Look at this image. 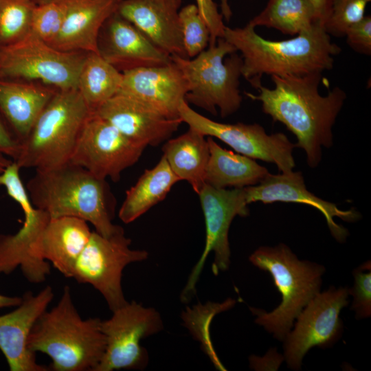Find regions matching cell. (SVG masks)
Segmentation results:
<instances>
[{"mask_svg":"<svg viewBox=\"0 0 371 371\" xmlns=\"http://www.w3.org/2000/svg\"><path fill=\"white\" fill-rule=\"evenodd\" d=\"M220 9L223 19L227 22L229 21L232 16V11L228 0H220Z\"/></svg>","mask_w":371,"mask_h":371,"instance_id":"60d3db41","label":"cell"},{"mask_svg":"<svg viewBox=\"0 0 371 371\" xmlns=\"http://www.w3.org/2000/svg\"><path fill=\"white\" fill-rule=\"evenodd\" d=\"M57 90L33 82L0 78V111L21 144Z\"/></svg>","mask_w":371,"mask_h":371,"instance_id":"cb8c5ba5","label":"cell"},{"mask_svg":"<svg viewBox=\"0 0 371 371\" xmlns=\"http://www.w3.org/2000/svg\"><path fill=\"white\" fill-rule=\"evenodd\" d=\"M36 5H41L54 0H32Z\"/></svg>","mask_w":371,"mask_h":371,"instance_id":"7bdbcfd3","label":"cell"},{"mask_svg":"<svg viewBox=\"0 0 371 371\" xmlns=\"http://www.w3.org/2000/svg\"><path fill=\"white\" fill-rule=\"evenodd\" d=\"M371 0H329L327 18L323 26L331 36L344 37L346 30L362 19Z\"/></svg>","mask_w":371,"mask_h":371,"instance_id":"d6a6232c","label":"cell"},{"mask_svg":"<svg viewBox=\"0 0 371 371\" xmlns=\"http://www.w3.org/2000/svg\"><path fill=\"white\" fill-rule=\"evenodd\" d=\"M13 161L12 159L0 153V175L3 172L6 167Z\"/></svg>","mask_w":371,"mask_h":371,"instance_id":"b9f144b4","label":"cell"},{"mask_svg":"<svg viewBox=\"0 0 371 371\" xmlns=\"http://www.w3.org/2000/svg\"><path fill=\"white\" fill-rule=\"evenodd\" d=\"M98 46L99 54L121 72L165 65L172 61L169 54L117 12L103 25Z\"/></svg>","mask_w":371,"mask_h":371,"instance_id":"ffe728a7","label":"cell"},{"mask_svg":"<svg viewBox=\"0 0 371 371\" xmlns=\"http://www.w3.org/2000/svg\"><path fill=\"white\" fill-rule=\"evenodd\" d=\"M199 196L205 224L203 251L192 269L180 295L182 303L189 302L196 295V285L207 257L214 253L212 269L215 276L228 269L231 251L228 239L231 223L236 216L249 214L243 188H216L205 184L197 194Z\"/></svg>","mask_w":371,"mask_h":371,"instance_id":"8fae6325","label":"cell"},{"mask_svg":"<svg viewBox=\"0 0 371 371\" xmlns=\"http://www.w3.org/2000/svg\"><path fill=\"white\" fill-rule=\"evenodd\" d=\"M179 179L170 169L164 156L152 168L146 170L126 192L118 216L130 223L165 199Z\"/></svg>","mask_w":371,"mask_h":371,"instance_id":"4316f807","label":"cell"},{"mask_svg":"<svg viewBox=\"0 0 371 371\" xmlns=\"http://www.w3.org/2000/svg\"><path fill=\"white\" fill-rule=\"evenodd\" d=\"M67 0H54L36 5L34 9L30 31L52 45L63 23Z\"/></svg>","mask_w":371,"mask_h":371,"instance_id":"836d02e7","label":"cell"},{"mask_svg":"<svg viewBox=\"0 0 371 371\" xmlns=\"http://www.w3.org/2000/svg\"><path fill=\"white\" fill-rule=\"evenodd\" d=\"M248 204L261 202L265 204L276 202L297 203L310 205L324 216L332 236L339 243L346 241L349 233L347 229L337 224L334 218L346 222H355L361 214L355 209L341 210L334 203L325 201L306 189L301 172L273 175L269 173L259 183L245 188Z\"/></svg>","mask_w":371,"mask_h":371,"instance_id":"e0dca14e","label":"cell"},{"mask_svg":"<svg viewBox=\"0 0 371 371\" xmlns=\"http://www.w3.org/2000/svg\"><path fill=\"white\" fill-rule=\"evenodd\" d=\"M223 38L240 52L242 76L255 89L265 75L301 76L330 70L341 51L319 23L282 41L264 38L249 23L243 27L226 26Z\"/></svg>","mask_w":371,"mask_h":371,"instance_id":"7a4b0ae2","label":"cell"},{"mask_svg":"<svg viewBox=\"0 0 371 371\" xmlns=\"http://www.w3.org/2000/svg\"><path fill=\"white\" fill-rule=\"evenodd\" d=\"M36 5L32 0H0V47L18 41L30 31Z\"/></svg>","mask_w":371,"mask_h":371,"instance_id":"4dcf8cb0","label":"cell"},{"mask_svg":"<svg viewBox=\"0 0 371 371\" xmlns=\"http://www.w3.org/2000/svg\"><path fill=\"white\" fill-rule=\"evenodd\" d=\"M348 45L357 53L371 54V16H365L358 22L350 25L346 31Z\"/></svg>","mask_w":371,"mask_h":371,"instance_id":"d590c367","label":"cell"},{"mask_svg":"<svg viewBox=\"0 0 371 371\" xmlns=\"http://www.w3.org/2000/svg\"><path fill=\"white\" fill-rule=\"evenodd\" d=\"M163 328L161 317L154 308L132 301L115 310L109 319L101 320L100 328L106 344L95 371L144 369L148 355L140 341Z\"/></svg>","mask_w":371,"mask_h":371,"instance_id":"4fadbf2b","label":"cell"},{"mask_svg":"<svg viewBox=\"0 0 371 371\" xmlns=\"http://www.w3.org/2000/svg\"><path fill=\"white\" fill-rule=\"evenodd\" d=\"M20 170L13 161L0 175V186L5 188L24 214L23 223L16 233L0 234V274L9 275L19 267L27 281L40 283L50 274L51 267L36 262L31 251L51 217L32 204L21 180Z\"/></svg>","mask_w":371,"mask_h":371,"instance_id":"30bf717a","label":"cell"},{"mask_svg":"<svg viewBox=\"0 0 371 371\" xmlns=\"http://www.w3.org/2000/svg\"><path fill=\"white\" fill-rule=\"evenodd\" d=\"M237 302L236 300L227 298L221 303L208 302L203 305L199 304L187 307L182 313L183 324L192 336L201 344L203 352L209 357L214 367L218 370H226L217 356L210 334V326L214 317L223 311L232 308Z\"/></svg>","mask_w":371,"mask_h":371,"instance_id":"f546056e","label":"cell"},{"mask_svg":"<svg viewBox=\"0 0 371 371\" xmlns=\"http://www.w3.org/2000/svg\"><path fill=\"white\" fill-rule=\"evenodd\" d=\"M163 156L180 181H186L198 194L205 185L206 168L210 157L205 137L189 128L182 135L166 140Z\"/></svg>","mask_w":371,"mask_h":371,"instance_id":"484cf974","label":"cell"},{"mask_svg":"<svg viewBox=\"0 0 371 371\" xmlns=\"http://www.w3.org/2000/svg\"><path fill=\"white\" fill-rule=\"evenodd\" d=\"M349 295V287L332 286L318 293L304 308L284 339V359L290 369L300 370L311 348H329L341 338L344 326L339 315L348 306Z\"/></svg>","mask_w":371,"mask_h":371,"instance_id":"5bb4252c","label":"cell"},{"mask_svg":"<svg viewBox=\"0 0 371 371\" xmlns=\"http://www.w3.org/2000/svg\"><path fill=\"white\" fill-rule=\"evenodd\" d=\"M182 0H122L117 13L170 56L188 58L179 12Z\"/></svg>","mask_w":371,"mask_h":371,"instance_id":"44dd1931","label":"cell"},{"mask_svg":"<svg viewBox=\"0 0 371 371\" xmlns=\"http://www.w3.org/2000/svg\"><path fill=\"white\" fill-rule=\"evenodd\" d=\"M249 23L255 28L267 27L296 36L319 22L307 0H269L265 8Z\"/></svg>","mask_w":371,"mask_h":371,"instance_id":"f1b7e54d","label":"cell"},{"mask_svg":"<svg viewBox=\"0 0 371 371\" xmlns=\"http://www.w3.org/2000/svg\"><path fill=\"white\" fill-rule=\"evenodd\" d=\"M271 78L273 88L261 83L256 88L258 94H245L260 102L265 114L295 135V147L304 151L307 164L316 168L322 160V147L333 146V127L346 100V93L336 86L326 95H321L322 73Z\"/></svg>","mask_w":371,"mask_h":371,"instance_id":"6da1fadb","label":"cell"},{"mask_svg":"<svg viewBox=\"0 0 371 371\" xmlns=\"http://www.w3.org/2000/svg\"><path fill=\"white\" fill-rule=\"evenodd\" d=\"M21 143L0 111V153L15 161Z\"/></svg>","mask_w":371,"mask_h":371,"instance_id":"74e56055","label":"cell"},{"mask_svg":"<svg viewBox=\"0 0 371 371\" xmlns=\"http://www.w3.org/2000/svg\"><path fill=\"white\" fill-rule=\"evenodd\" d=\"M210 157L205 181L216 188H243L257 185L269 173L255 159L222 148L207 137Z\"/></svg>","mask_w":371,"mask_h":371,"instance_id":"d4e9b609","label":"cell"},{"mask_svg":"<svg viewBox=\"0 0 371 371\" xmlns=\"http://www.w3.org/2000/svg\"><path fill=\"white\" fill-rule=\"evenodd\" d=\"M122 74L118 93L138 100L169 119L179 118V108L189 87L173 61L165 65L126 70Z\"/></svg>","mask_w":371,"mask_h":371,"instance_id":"d6986e66","label":"cell"},{"mask_svg":"<svg viewBox=\"0 0 371 371\" xmlns=\"http://www.w3.org/2000/svg\"><path fill=\"white\" fill-rule=\"evenodd\" d=\"M146 148L91 111L83 124L69 162L99 178H109L116 182L124 170L137 162Z\"/></svg>","mask_w":371,"mask_h":371,"instance_id":"9a60e30c","label":"cell"},{"mask_svg":"<svg viewBox=\"0 0 371 371\" xmlns=\"http://www.w3.org/2000/svg\"><path fill=\"white\" fill-rule=\"evenodd\" d=\"M87 54L59 50L30 31L18 41L0 47V78L40 82L58 90L78 89Z\"/></svg>","mask_w":371,"mask_h":371,"instance_id":"ba28073f","label":"cell"},{"mask_svg":"<svg viewBox=\"0 0 371 371\" xmlns=\"http://www.w3.org/2000/svg\"><path fill=\"white\" fill-rule=\"evenodd\" d=\"M91 233L88 223L81 218H51L34 243L32 256L42 265L50 262L64 276L71 278L74 267Z\"/></svg>","mask_w":371,"mask_h":371,"instance_id":"7402d4cb","label":"cell"},{"mask_svg":"<svg viewBox=\"0 0 371 371\" xmlns=\"http://www.w3.org/2000/svg\"><path fill=\"white\" fill-rule=\"evenodd\" d=\"M258 269L268 271L281 294L280 305L271 312L250 307L255 322L279 341H284L295 319L320 291L325 267L300 260L285 244L260 247L249 257Z\"/></svg>","mask_w":371,"mask_h":371,"instance_id":"5b68a950","label":"cell"},{"mask_svg":"<svg viewBox=\"0 0 371 371\" xmlns=\"http://www.w3.org/2000/svg\"><path fill=\"white\" fill-rule=\"evenodd\" d=\"M370 262H367L355 269L352 273L354 285L350 289L353 296L351 309L355 311L358 319L367 318L371 315V270Z\"/></svg>","mask_w":371,"mask_h":371,"instance_id":"e575fe53","label":"cell"},{"mask_svg":"<svg viewBox=\"0 0 371 371\" xmlns=\"http://www.w3.org/2000/svg\"><path fill=\"white\" fill-rule=\"evenodd\" d=\"M313 5L317 21L322 25L326 21L329 9V0H307Z\"/></svg>","mask_w":371,"mask_h":371,"instance_id":"f35d334b","label":"cell"},{"mask_svg":"<svg viewBox=\"0 0 371 371\" xmlns=\"http://www.w3.org/2000/svg\"><path fill=\"white\" fill-rule=\"evenodd\" d=\"M195 1L199 12L210 30V38L208 46H213L218 38H223L226 27L223 17L214 0Z\"/></svg>","mask_w":371,"mask_h":371,"instance_id":"8d00e7d4","label":"cell"},{"mask_svg":"<svg viewBox=\"0 0 371 371\" xmlns=\"http://www.w3.org/2000/svg\"><path fill=\"white\" fill-rule=\"evenodd\" d=\"M185 76L189 87L185 100L221 117L240 108L243 60L234 47L223 38L192 58L171 56Z\"/></svg>","mask_w":371,"mask_h":371,"instance_id":"52a82bcc","label":"cell"},{"mask_svg":"<svg viewBox=\"0 0 371 371\" xmlns=\"http://www.w3.org/2000/svg\"><path fill=\"white\" fill-rule=\"evenodd\" d=\"M98 317L84 319L66 285L58 304L42 313L28 338L30 350L47 355L54 371H95L106 349Z\"/></svg>","mask_w":371,"mask_h":371,"instance_id":"277c9868","label":"cell"},{"mask_svg":"<svg viewBox=\"0 0 371 371\" xmlns=\"http://www.w3.org/2000/svg\"><path fill=\"white\" fill-rule=\"evenodd\" d=\"M131 243L123 228L108 237L92 231L71 272V278L99 291L112 312L128 302L121 283L124 269L148 256L146 250L131 249Z\"/></svg>","mask_w":371,"mask_h":371,"instance_id":"9c48e42d","label":"cell"},{"mask_svg":"<svg viewBox=\"0 0 371 371\" xmlns=\"http://www.w3.org/2000/svg\"><path fill=\"white\" fill-rule=\"evenodd\" d=\"M93 112L129 139L145 146H156L177 131L182 121L169 119L138 100L117 93Z\"/></svg>","mask_w":371,"mask_h":371,"instance_id":"ac0fdd59","label":"cell"},{"mask_svg":"<svg viewBox=\"0 0 371 371\" xmlns=\"http://www.w3.org/2000/svg\"><path fill=\"white\" fill-rule=\"evenodd\" d=\"M22 302V296H8L0 294V309L8 307H16Z\"/></svg>","mask_w":371,"mask_h":371,"instance_id":"ab89813d","label":"cell"},{"mask_svg":"<svg viewBox=\"0 0 371 371\" xmlns=\"http://www.w3.org/2000/svg\"><path fill=\"white\" fill-rule=\"evenodd\" d=\"M49 285L36 295L25 292L22 302L15 308L0 315V350L10 371H48L49 367L38 363L36 353L27 346L30 332L54 299Z\"/></svg>","mask_w":371,"mask_h":371,"instance_id":"2e32d148","label":"cell"},{"mask_svg":"<svg viewBox=\"0 0 371 371\" xmlns=\"http://www.w3.org/2000/svg\"><path fill=\"white\" fill-rule=\"evenodd\" d=\"M181 32L186 56L192 58L209 45L210 30L196 4L181 8L179 12Z\"/></svg>","mask_w":371,"mask_h":371,"instance_id":"1f68e13d","label":"cell"},{"mask_svg":"<svg viewBox=\"0 0 371 371\" xmlns=\"http://www.w3.org/2000/svg\"><path fill=\"white\" fill-rule=\"evenodd\" d=\"M122 0H67L61 28L51 46L65 52L98 53L100 32Z\"/></svg>","mask_w":371,"mask_h":371,"instance_id":"603a6c76","label":"cell"},{"mask_svg":"<svg viewBox=\"0 0 371 371\" xmlns=\"http://www.w3.org/2000/svg\"><path fill=\"white\" fill-rule=\"evenodd\" d=\"M89 109L78 89L57 90L21 144L20 168L48 169L69 162Z\"/></svg>","mask_w":371,"mask_h":371,"instance_id":"8992f818","label":"cell"},{"mask_svg":"<svg viewBox=\"0 0 371 371\" xmlns=\"http://www.w3.org/2000/svg\"><path fill=\"white\" fill-rule=\"evenodd\" d=\"M182 122L205 137H216L236 153L276 165L281 173L293 171L295 164L293 144L282 133H267L259 124L222 123L195 111L184 100L179 108Z\"/></svg>","mask_w":371,"mask_h":371,"instance_id":"7c38bea8","label":"cell"},{"mask_svg":"<svg viewBox=\"0 0 371 371\" xmlns=\"http://www.w3.org/2000/svg\"><path fill=\"white\" fill-rule=\"evenodd\" d=\"M122 79V72L99 54L88 53L78 76V90L94 111L120 91Z\"/></svg>","mask_w":371,"mask_h":371,"instance_id":"83f0119b","label":"cell"},{"mask_svg":"<svg viewBox=\"0 0 371 371\" xmlns=\"http://www.w3.org/2000/svg\"><path fill=\"white\" fill-rule=\"evenodd\" d=\"M25 188L32 204L51 218H81L106 237L122 228L112 223L116 202L106 179L80 166L68 162L36 170Z\"/></svg>","mask_w":371,"mask_h":371,"instance_id":"3957f363","label":"cell"}]
</instances>
